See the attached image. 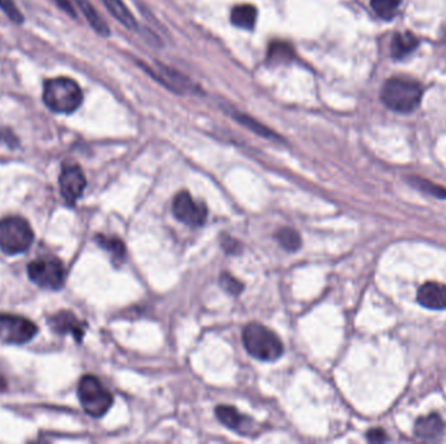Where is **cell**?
I'll list each match as a JSON object with an SVG mask.
<instances>
[{
	"instance_id": "cell-1",
	"label": "cell",
	"mask_w": 446,
	"mask_h": 444,
	"mask_svg": "<svg viewBox=\"0 0 446 444\" xmlns=\"http://www.w3.org/2000/svg\"><path fill=\"white\" fill-rule=\"evenodd\" d=\"M423 96V87L410 77H391L381 89V99L389 108L408 114L418 108Z\"/></svg>"
},
{
	"instance_id": "cell-2",
	"label": "cell",
	"mask_w": 446,
	"mask_h": 444,
	"mask_svg": "<svg viewBox=\"0 0 446 444\" xmlns=\"http://www.w3.org/2000/svg\"><path fill=\"white\" fill-rule=\"evenodd\" d=\"M243 344L252 357L267 362L279 359L285 350L276 332L257 322H251L244 327Z\"/></svg>"
},
{
	"instance_id": "cell-3",
	"label": "cell",
	"mask_w": 446,
	"mask_h": 444,
	"mask_svg": "<svg viewBox=\"0 0 446 444\" xmlns=\"http://www.w3.org/2000/svg\"><path fill=\"white\" fill-rule=\"evenodd\" d=\"M43 101L54 113L71 114L76 111L83 102V92L76 81L67 77H57L46 81Z\"/></svg>"
},
{
	"instance_id": "cell-4",
	"label": "cell",
	"mask_w": 446,
	"mask_h": 444,
	"mask_svg": "<svg viewBox=\"0 0 446 444\" xmlns=\"http://www.w3.org/2000/svg\"><path fill=\"white\" fill-rule=\"evenodd\" d=\"M33 241V229L24 217H8L0 220V249L6 255L24 253Z\"/></svg>"
},
{
	"instance_id": "cell-5",
	"label": "cell",
	"mask_w": 446,
	"mask_h": 444,
	"mask_svg": "<svg viewBox=\"0 0 446 444\" xmlns=\"http://www.w3.org/2000/svg\"><path fill=\"white\" fill-rule=\"evenodd\" d=\"M77 395L86 413L95 418L105 416L114 403L111 392L95 375H85L81 378L77 387Z\"/></svg>"
},
{
	"instance_id": "cell-6",
	"label": "cell",
	"mask_w": 446,
	"mask_h": 444,
	"mask_svg": "<svg viewBox=\"0 0 446 444\" xmlns=\"http://www.w3.org/2000/svg\"><path fill=\"white\" fill-rule=\"evenodd\" d=\"M30 280L41 288L60 289L66 280V268L55 257H41L28 265Z\"/></svg>"
},
{
	"instance_id": "cell-7",
	"label": "cell",
	"mask_w": 446,
	"mask_h": 444,
	"mask_svg": "<svg viewBox=\"0 0 446 444\" xmlns=\"http://www.w3.org/2000/svg\"><path fill=\"white\" fill-rule=\"evenodd\" d=\"M39 334L36 323L25 317L0 313V341L11 344H24Z\"/></svg>"
},
{
	"instance_id": "cell-8",
	"label": "cell",
	"mask_w": 446,
	"mask_h": 444,
	"mask_svg": "<svg viewBox=\"0 0 446 444\" xmlns=\"http://www.w3.org/2000/svg\"><path fill=\"white\" fill-rule=\"evenodd\" d=\"M172 213L181 223L190 227H200L207 222L208 208L192 199L188 192H179L172 202Z\"/></svg>"
},
{
	"instance_id": "cell-9",
	"label": "cell",
	"mask_w": 446,
	"mask_h": 444,
	"mask_svg": "<svg viewBox=\"0 0 446 444\" xmlns=\"http://www.w3.org/2000/svg\"><path fill=\"white\" fill-rule=\"evenodd\" d=\"M59 184L63 199L68 205L74 206L85 189V175L78 166H67L60 173Z\"/></svg>"
},
{
	"instance_id": "cell-10",
	"label": "cell",
	"mask_w": 446,
	"mask_h": 444,
	"mask_svg": "<svg viewBox=\"0 0 446 444\" xmlns=\"http://www.w3.org/2000/svg\"><path fill=\"white\" fill-rule=\"evenodd\" d=\"M418 301L431 310H445L446 285L437 282H428L420 287Z\"/></svg>"
},
{
	"instance_id": "cell-11",
	"label": "cell",
	"mask_w": 446,
	"mask_h": 444,
	"mask_svg": "<svg viewBox=\"0 0 446 444\" xmlns=\"http://www.w3.org/2000/svg\"><path fill=\"white\" fill-rule=\"evenodd\" d=\"M50 326L57 331V334H71L77 341H81L85 330L84 324L78 321L74 313L62 310L50 318Z\"/></svg>"
},
{
	"instance_id": "cell-12",
	"label": "cell",
	"mask_w": 446,
	"mask_h": 444,
	"mask_svg": "<svg viewBox=\"0 0 446 444\" xmlns=\"http://www.w3.org/2000/svg\"><path fill=\"white\" fill-rule=\"evenodd\" d=\"M445 422L437 413L420 417L415 424V434L421 439H436L444 433Z\"/></svg>"
},
{
	"instance_id": "cell-13",
	"label": "cell",
	"mask_w": 446,
	"mask_h": 444,
	"mask_svg": "<svg viewBox=\"0 0 446 444\" xmlns=\"http://www.w3.org/2000/svg\"><path fill=\"white\" fill-rule=\"evenodd\" d=\"M418 38L411 34L410 31L405 33H396L391 39V57L394 59H402L407 57L410 52H412L415 48H418Z\"/></svg>"
},
{
	"instance_id": "cell-14",
	"label": "cell",
	"mask_w": 446,
	"mask_h": 444,
	"mask_svg": "<svg viewBox=\"0 0 446 444\" xmlns=\"http://www.w3.org/2000/svg\"><path fill=\"white\" fill-rule=\"evenodd\" d=\"M216 415L219 421L231 430H237L239 433L246 431L247 418L242 416L234 406H221L216 409Z\"/></svg>"
},
{
	"instance_id": "cell-15",
	"label": "cell",
	"mask_w": 446,
	"mask_h": 444,
	"mask_svg": "<svg viewBox=\"0 0 446 444\" xmlns=\"http://www.w3.org/2000/svg\"><path fill=\"white\" fill-rule=\"evenodd\" d=\"M256 7H253L251 4L237 6L231 12V22L237 28L252 30L256 25Z\"/></svg>"
},
{
	"instance_id": "cell-16",
	"label": "cell",
	"mask_w": 446,
	"mask_h": 444,
	"mask_svg": "<svg viewBox=\"0 0 446 444\" xmlns=\"http://www.w3.org/2000/svg\"><path fill=\"white\" fill-rule=\"evenodd\" d=\"M295 57L294 48L286 42H273L267 51V64L281 66L291 62Z\"/></svg>"
},
{
	"instance_id": "cell-17",
	"label": "cell",
	"mask_w": 446,
	"mask_h": 444,
	"mask_svg": "<svg viewBox=\"0 0 446 444\" xmlns=\"http://www.w3.org/2000/svg\"><path fill=\"white\" fill-rule=\"evenodd\" d=\"M76 3L77 6L80 7V10H83L88 22L90 24V27L95 29L99 36H105L106 37L110 34V29L107 27L105 20L101 17V15L95 10V7L88 0H76Z\"/></svg>"
},
{
	"instance_id": "cell-18",
	"label": "cell",
	"mask_w": 446,
	"mask_h": 444,
	"mask_svg": "<svg viewBox=\"0 0 446 444\" xmlns=\"http://www.w3.org/2000/svg\"><path fill=\"white\" fill-rule=\"evenodd\" d=\"M106 8L114 16L115 19L120 21L125 28L137 29V22L133 17L131 10L127 8L123 0H102Z\"/></svg>"
},
{
	"instance_id": "cell-19",
	"label": "cell",
	"mask_w": 446,
	"mask_h": 444,
	"mask_svg": "<svg viewBox=\"0 0 446 444\" xmlns=\"http://www.w3.org/2000/svg\"><path fill=\"white\" fill-rule=\"evenodd\" d=\"M95 241L98 243V245L107 250L115 261H118L119 264L125 259L127 250H125V245L120 238L105 236V235H97Z\"/></svg>"
},
{
	"instance_id": "cell-20",
	"label": "cell",
	"mask_w": 446,
	"mask_h": 444,
	"mask_svg": "<svg viewBox=\"0 0 446 444\" xmlns=\"http://www.w3.org/2000/svg\"><path fill=\"white\" fill-rule=\"evenodd\" d=\"M277 241L287 252H296L302 245V237L294 228H281L276 234Z\"/></svg>"
},
{
	"instance_id": "cell-21",
	"label": "cell",
	"mask_w": 446,
	"mask_h": 444,
	"mask_svg": "<svg viewBox=\"0 0 446 444\" xmlns=\"http://www.w3.org/2000/svg\"><path fill=\"white\" fill-rule=\"evenodd\" d=\"M399 4L400 0H370V6L373 10L384 20L393 19L397 13Z\"/></svg>"
},
{
	"instance_id": "cell-22",
	"label": "cell",
	"mask_w": 446,
	"mask_h": 444,
	"mask_svg": "<svg viewBox=\"0 0 446 444\" xmlns=\"http://www.w3.org/2000/svg\"><path fill=\"white\" fill-rule=\"evenodd\" d=\"M234 116L239 123L243 124L246 128L251 129L252 132L256 133L258 136H263L265 138H277L276 133L270 131L269 128H266L265 125L258 123L255 119L249 117L248 115L234 114Z\"/></svg>"
},
{
	"instance_id": "cell-23",
	"label": "cell",
	"mask_w": 446,
	"mask_h": 444,
	"mask_svg": "<svg viewBox=\"0 0 446 444\" xmlns=\"http://www.w3.org/2000/svg\"><path fill=\"white\" fill-rule=\"evenodd\" d=\"M219 284L226 292L230 293V294H235V296L239 294V293H242L243 288H244V285L237 278L228 274V273H223V274L221 275Z\"/></svg>"
},
{
	"instance_id": "cell-24",
	"label": "cell",
	"mask_w": 446,
	"mask_h": 444,
	"mask_svg": "<svg viewBox=\"0 0 446 444\" xmlns=\"http://www.w3.org/2000/svg\"><path fill=\"white\" fill-rule=\"evenodd\" d=\"M0 10H3L13 22L22 24L24 16L13 0H0Z\"/></svg>"
},
{
	"instance_id": "cell-25",
	"label": "cell",
	"mask_w": 446,
	"mask_h": 444,
	"mask_svg": "<svg viewBox=\"0 0 446 444\" xmlns=\"http://www.w3.org/2000/svg\"><path fill=\"white\" fill-rule=\"evenodd\" d=\"M415 184L424 192H428V193L437 196L440 199H446V189L442 188V187L435 185V184L429 182L427 180L415 179Z\"/></svg>"
},
{
	"instance_id": "cell-26",
	"label": "cell",
	"mask_w": 446,
	"mask_h": 444,
	"mask_svg": "<svg viewBox=\"0 0 446 444\" xmlns=\"http://www.w3.org/2000/svg\"><path fill=\"white\" fill-rule=\"evenodd\" d=\"M222 248L231 255H237L240 250H242V245L240 243H237L235 238L232 237H228V235L222 237Z\"/></svg>"
},
{
	"instance_id": "cell-27",
	"label": "cell",
	"mask_w": 446,
	"mask_h": 444,
	"mask_svg": "<svg viewBox=\"0 0 446 444\" xmlns=\"http://www.w3.org/2000/svg\"><path fill=\"white\" fill-rule=\"evenodd\" d=\"M1 142H6L10 148H15L19 143L16 136L10 129H0V143Z\"/></svg>"
},
{
	"instance_id": "cell-28",
	"label": "cell",
	"mask_w": 446,
	"mask_h": 444,
	"mask_svg": "<svg viewBox=\"0 0 446 444\" xmlns=\"http://www.w3.org/2000/svg\"><path fill=\"white\" fill-rule=\"evenodd\" d=\"M367 439H368L370 442H373V443H380V442H385V441L388 439V436H386V433H385L384 430H381V429H373V430L368 431Z\"/></svg>"
},
{
	"instance_id": "cell-29",
	"label": "cell",
	"mask_w": 446,
	"mask_h": 444,
	"mask_svg": "<svg viewBox=\"0 0 446 444\" xmlns=\"http://www.w3.org/2000/svg\"><path fill=\"white\" fill-rule=\"evenodd\" d=\"M57 3V6L60 7V8H63V10H66L67 13H69V15H72V16H75V12H74V7L71 6V3L68 1V0H55Z\"/></svg>"
},
{
	"instance_id": "cell-30",
	"label": "cell",
	"mask_w": 446,
	"mask_h": 444,
	"mask_svg": "<svg viewBox=\"0 0 446 444\" xmlns=\"http://www.w3.org/2000/svg\"><path fill=\"white\" fill-rule=\"evenodd\" d=\"M4 387H6V380L0 377V389Z\"/></svg>"
}]
</instances>
